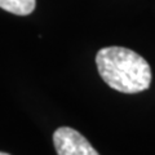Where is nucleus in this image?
<instances>
[{
    "label": "nucleus",
    "mask_w": 155,
    "mask_h": 155,
    "mask_svg": "<svg viewBox=\"0 0 155 155\" xmlns=\"http://www.w3.org/2000/svg\"><path fill=\"white\" fill-rule=\"evenodd\" d=\"M0 155H11V154H7V153H2V151H0Z\"/></svg>",
    "instance_id": "20e7f679"
},
{
    "label": "nucleus",
    "mask_w": 155,
    "mask_h": 155,
    "mask_svg": "<svg viewBox=\"0 0 155 155\" xmlns=\"http://www.w3.org/2000/svg\"><path fill=\"white\" fill-rule=\"evenodd\" d=\"M36 0H0V8L17 16H28L34 12Z\"/></svg>",
    "instance_id": "7ed1b4c3"
},
{
    "label": "nucleus",
    "mask_w": 155,
    "mask_h": 155,
    "mask_svg": "<svg viewBox=\"0 0 155 155\" xmlns=\"http://www.w3.org/2000/svg\"><path fill=\"white\" fill-rule=\"evenodd\" d=\"M58 155H100L81 133L70 127H61L53 133Z\"/></svg>",
    "instance_id": "f03ea898"
},
{
    "label": "nucleus",
    "mask_w": 155,
    "mask_h": 155,
    "mask_svg": "<svg viewBox=\"0 0 155 155\" xmlns=\"http://www.w3.org/2000/svg\"><path fill=\"white\" fill-rule=\"evenodd\" d=\"M97 70L110 88L138 93L151 84V69L138 53L123 47H106L96 56Z\"/></svg>",
    "instance_id": "f257e3e1"
}]
</instances>
